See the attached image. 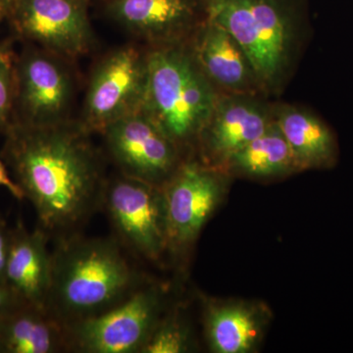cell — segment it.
<instances>
[{
    "label": "cell",
    "mask_w": 353,
    "mask_h": 353,
    "mask_svg": "<svg viewBox=\"0 0 353 353\" xmlns=\"http://www.w3.org/2000/svg\"><path fill=\"white\" fill-rule=\"evenodd\" d=\"M101 208L123 248L152 261H157L167 252L162 187L120 174L106 182Z\"/></svg>",
    "instance_id": "8992f818"
},
{
    "label": "cell",
    "mask_w": 353,
    "mask_h": 353,
    "mask_svg": "<svg viewBox=\"0 0 353 353\" xmlns=\"http://www.w3.org/2000/svg\"><path fill=\"white\" fill-rule=\"evenodd\" d=\"M188 43L202 72L218 90L239 94H255L261 90L248 55L218 23L204 18Z\"/></svg>",
    "instance_id": "5bb4252c"
},
{
    "label": "cell",
    "mask_w": 353,
    "mask_h": 353,
    "mask_svg": "<svg viewBox=\"0 0 353 353\" xmlns=\"http://www.w3.org/2000/svg\"><path fill=\"white\" fill-rule=\"evenodd\" d=\"M1 158L36 210L39 227L58 238L77 230L101 208L108 179L80 123L52 126L12 123Z\"/></svg>",
    "instance_id": "6da1fadb"
},
{
    "label": "cell",
    "mask_w": 353,
    "mask_h": 353,
    "mask_svg": "<svg viewBox=\"0 0 353 353\" xmlns=\"http://www.w3.org/2000/svg\"><path fill=\"white\" fill-rule=\"evenodd\" d=\"M23 301L9 289L6 284L0 283V318L19 305Z\"/></svg>",
    "instance_id": "cb8c5ba5"
},
{
    "label": "cell",
    "mask_w": 353,
    "mask_h": 353,
    "mask_svg": "<svg viewBox=\"0 0 353 353\" xmlns=\"http://www.w3.org/2000/svg\"><path fill=\"white\" fill-rule=\"evenodd\" d=\"M164 292L145 283L101 314L66 325L69 350L83 353L143 352L163 310Z\"/></svg>",
    "instance_id": "5b68a950"
},
{
    "label": "cell",
    "mask_w": 353,
    "mask_h": 353,
    "mask_svg": "<svg viewBox=\"0 0 353 353\" xmlns=\"http://www.w3.org/2000/svg\"><path fill=\"white\" fill-rule=\"evenodd\" d=\"M275 121L294 157L297 170L325 168L336 160V145L331 130L312 113L296 106H281Z\"/></svg>",
    "instance_id": "ac0fdd59"
},
{
    "label": "cell",
    "mask_w": 353,
    "mask_h": 353,
    "mask_svg": "<svg viewBox=\"0 0 353 353\" xmlns=\"http://www.w3.org/2000/svg\"><path fill=\"white\" fill-rule=\"evenodd\" d=\"M48 234L38 227L28 231L19 220L11 229L6 284L23 303L46 307L52 275Z\"/></svg>",
    "instance_id": "9a60e30c"
},
{
    "label": "cell",
    "mask_w": 353,
    "mask_h": 353,
    "mask_svg": "<svg viewBox=\"0 0 353 353\" xmlns=\"http://www.w3.org/2000/svg\"><path fill=\"white\" fill-rule=\"evenodd\" d=\"M11 229L6 220L0 216V283L6 284V272L9 248H10Z\"/></svg>",
    "instance_id": "7402d4cb"
},
{
    "label": "cell",
    "mask_w": 353,
    "mask_h": 353,
    "mask_svg": "<svg viewBox=\"0 0 353 353\" xmlns=\"http://www.w3.org/2000/svg\"><path fill=\"white\" fill-rule=\"evenodd\" d=\"M166 214L167 250L175 254L194 245L224 194L219 169L183 161L162 187Z\"/></svg>",
    "instance_id": "8fae6325"
},
{
    "label": "cell",
    "mask_w": 353,
    "mask_h": 353,
    "mask_svg": "<svg viewBox=\"0 0 353 353\" xmlns=\"http://www.w3.org/2000/svg\"><path fill=\"white\" fill-rule=\"evenodd\" d=\"M220 97L188 41L150 46L143 109L180 150L196 143Z\"/></svg>",
    "instance_id": "3957f363"
},
{
    "label": "cell",
    "mask_w": 353,
    "mask_h": 353,
    "mask_svg": "<svg viewBox=\"0 0 353 353\" xmlns=\"http://www.w3.org/2000/svg\"><path fill=\"white\" fill-rule=\"evenodd\" d=\"M267 325L265 309L243 301H208L206 338L213 352L246 353L259 347Z\"/></svg>",
    "instance_id": "e0dca14e"
},
{
    "label": "cell",
    "mask_w": 353,
    "mask_h": 353,
    "mask_svg": "<svg viewBox=\"0 0 353 353\" xmlns=\"http://www.w3.org/2000/svg\"><path fill=\"white\" fill-rule=\"evenodd\" d=\"M117 239L58 238L46 308L65 325L112 308L145 284Z\"/></svg>",
    "instance_id": "7a4b0ae2"
},
{
    "label": "cell",
    "mask_w": 353,
    "mask_h": 353,
    "mask_svg": "<svg viewBox=\"0 0 353 353\" xmlns=\"http://www.w3.org/2000/svg\"><path fill=\"white\" fill-rule=\"evenodd\" d=\"M69 350L66 325L46 307L22 303L0 318V353Z\"/></svg>",
    "instance_id": "2e32d148"
},
{
    "label": "cell",
    "mask_w": 353,
    "mask_h": 353,
    "mask_svg": "<svg viewBox=\"0 0 353 353\" xmlns=\"http://www.w3.org/2000/svg\"><path fill=\"white\" fill-rule=\"evenodd\" d=\"M17 0H0V21L8 19Z\"/></svg>",
    "instance_id": "d4e9b609"
},
{
    "label": "cell",
    "mask_w": 353,
    "mask_h": 353,
    "mask_svg": "<svg viewBox=\"0 0 353 353\" xmlns=\"http://www.w3.org/2000/svg\"><path fill=\"white\" fill-rule=\"evenodd\" d=\"M225 168L256 179L276 178L299 171L275 120L259 138L236 152Z\"/></svg>",
    "instance_id": "d6986e66"
},
{
    "label": "cell",
    "mask_w": 353,
    "mask_h": 353,
    "mask_svg": "<svg viewBox=\"0 0 353 353\" xmlns=\"http://www.w3.org/2000/svg\"><path fill=\"white\" fill-rule=\"evenodd\" d=\"M16 57L10 43H0V131L3 132L14 120Z\"/></svg>",
    "instance_id": "44dd1931"
},
{
    "label": "cell",
    "mask_w": 353,
    "mask_h": 353,
    "mask_svg": "<svg viewBox=\"0 0 353 353\" xmlns=\"http://www.w3.org/2000/svg\"><path fill=\"white\" fill-rule=\"evenodd\" d=\"M190 348V334L178 313L160 318L141 353H183Z\"/></svg>",
    "instance_id": "ffe728a7"
},
{
    "label": "cell",
    "mask_w": 353,
    "mask_h": 353,
    "mask_svg": "<svg viewBox=\"0 0 353 353\" xmlns=\"http://www.w3.org/2000/svg\"><path fill=\"white\" fill-rule=\"evenodd\" d=\"M0 187L6 188L18 201H23L25 199L22 190L20 189L14 179L11 178L10 174L7 170V166L3 159H0Z\"/></svg>",
    "instance_id": "603a6c76"
},
{
    "label": "cell",
    "mask_w": 353,
    "mask_h": 353,
    "mask_svg": "<svg viewBox=\"0 0 353 353\" xmlns=\"http://www.w3.org/2000/svg\"><path fill=\"white\" fill-rule=\"evenodd\" d=\"M105 10L150 46L189 41L205 18L203 0H108Z\"/></svg>",
    "instance_id": "4fadbf2b"
},
{
    "label": "cell",
    "mask_w": 353,
    "mask_h": 353,
    "mask_svg": "<svg viewBox=\"0 0 353 353\" xmlns=\"http://www.w3.org/2000/svg\"><path fill=\"white\" fill-rule=\"evenodd\" d=\"M88 1H90V0H88Z\"/></svg>",
    "instance_id": "484cf974"
},
{
    "label": "cell",
    "mask_w": 353,
    "mask_h": 353,
    "mask_svg": "<svg viewBox=\"0 0 353 353\" xmlns=\"http://www.w3.org/2000/svg\"><path fill=\"white\" fill-rule=\"evenodd\" d=\"M146 81L148 50L130 44L111 51L90 77L81 126L90 134H101L115 121L143 108Z\"/></svg>",
    "instance_id": "52a82bcc"
},
{
    "label": "cell",
    "mask_w": 353,
    "mask_h": 353,
    "mask_svg": "<svg viewBox=\"0 0 353 353\" xmlns=\"http://www.w3.org/2000/svg\"><path fill=\"white\" fill-rule=\"evenodd\" d=\"M275 120V113L255 94H221L196 143L203 163L225 168L228 161Z\"/></svg>",
    "instance_id": "7c38bea8"
},
{
    "label": "cell",
    "mask_w": 353,
    "mask_h": 353,
    "mask_svg": "<svg viewBox=\"0 0 353 353\" xmlns=\"http://www.w3.org/2000/svg\"><path fill=\"white\" fill-rule=\"evenodd\" d=\"M205 17L227 30L248 55L261 90H275L290 62L292 26L281 0H203Z\"/></svg>",
    "instance_id": "277c9868"
},
{
    "label": "cell",
    "mask_w": 353,
    "mask_h": 353,
    "mask_svg": "<svg viewBox=\"0 0 353 353\" xmlns=\"http://www.w3.org/2000/svg\"><path fill=\"white\" fill-rule=\"evenodd\" d=\"M88 0H17L8 20L18 38L72 61L90 52Z\"/></svg>",
    "instance_id": "30bf717a"
},
{
    "label": "cell",
    "mask_w": 353,
    "mask_h": 353,
    "mask_svg": "<svg viewBox=\"0 0 353 353\" xmlns=\"http://www.w3.org/2000/svg\"><path fill=\"white\" fill-rule=\"evenodd\" d=\"M69 62L32 44L16 57L13 123L52 126L70 121L75 82Z\"/></svg>",
    "instance_id": "ba28073f"
},
{
    "label": "cell",
    "mask_w": 353,
    "mask_h": 353,
    "mask_svg": "<svg viewBox=\"0 0 353 353\" xmlns=\"http://www.w3.org/2000/svg\"><path fill=\"white\" fill-rule=\"evenodd\" d=\"M120 174L163 187L182 163L180 148L143 108L115 121L101 132Z\"/></svg>",
    "instance_id": "9c48e42d"
}]
</instances>
